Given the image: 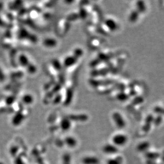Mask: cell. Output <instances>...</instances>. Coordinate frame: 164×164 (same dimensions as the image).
<instances>
[{"label": "cell", "instance_id": "obj_1", "mask_svg": "<svg viewBox=\"0 0 164 164\" xmlns=\"http://www.w3.org/2000/svg\"><path fill=\"white\" fill-rule=\"evenodd\" d=\"M128 140V137L123 134H116L112 138L113 145H115L116 147L126 145Z\"/></svg>", "mask_w": 164, "mask_h": 164}, {"label": "cell", "instance_id": "obj_2", "mask_svg": "<svg viewBox=\"0 0 164 164\" xmlns=\"http://www.w3.org/2000/svg\"><path fill=\"white\" fill-rule=\"evenodd\" d=\"M113 119L116 126L119 129H123L126 126V122L119 113L115 112L113 114Z\"/></svg>", "mask_w": 164, "mask_h": 164}, {"label": "cell", "instance_id": "obj_3", "mask_svg": "<svg viewBox=\"0 0 164 164\" xmlns=\"http://www.w3.org/2000/svg\"><path fill=\"white\" fill-rule=\"evenodd\" d=\"M102 151L105 153L112 155L115 154L119 151L117 147L113 144H106L102 148Z\"/></svg>", "mask_w": 164, "mask_h": 164}, {"label": "cell", "instance_id": "obj_4", "mask_svg": "<svg viewBox=\"0 0 164 164\" xmlns=\"http://www.w3.org/2000/svg\"><path fill=\"white\" fill-rule=\"evenodd\" d=\"M82 162L83 164H99V160L96 157L88 156L83 158L82 160Z\"/></svg>", "mask_w": 164, "mask_h": 164}, {"label": "cell", "instance_id": "obj_5", "mask_svg": "<svg viewBox=\"0 0 164 164\" xmlns=\"http://www.w3.org/2000/svg\"><path fill=\"white\" fill-rule=\"evenodd\" d=\"M71 126V120L69 119L68 118L63 119L60 123L61 129L64 131H68L70 129Z\"/></svg>", "mask_w": 164, "mask_h": 164}, {"label": "cell", "instance_id": "obj_6", "mask_svg": "<svg viewBox=\"0 0 164 164\" xmlns=\"http://www.w3.org/2000/svg\"><path fill=\"white\" fill-rule=\"evenodd\" d=\"M64 142L68 147L74 148L77 145V141L72 136H68L65 139Z\"/></svg>", "mask_w": 164, "mask_h": 164}, {"label": "cell", "instance_id": "obj_7", "mask_svg": "<svg viewBox=\"0 0 164 164\" xmlns=\"http://www.w3.org/2000/svg\"><path fill=\"white\" fill-rule=\"evenodd\" d=\"M68 119L73 121L83 122L87 120L88 116L85 115H72L69 117Z\"/></svg>", "mask_w": 164, "mask_h": 164}, {"label": "cell", "instance_id": "obj_8", "mask_svg": "<svg viewBox=\"0 0 164 164\" xmlns=\"http://www.w3.org/2000/svg\"><path fill=\"white\" fill-rule=\"evenodd\" d=\"M153 120L154 119H153V117L151 116H149L147 117V119L146 121V123L143 128V130L145 132H148L149 131L150 129L151 123L153 121Z\"/></svg>", "mask_w": 164, "mask_h": 164}, {"label": "cell", "instance_id": "obj_9", "mask_svg": "<svg viewBox=\"0 0 164 164\" xmlns=\"http://www.w3.org/2000/svg\"><path fill=\"white\" fill-rule=\"evenodd\" d=\"M150 147V144L148 142H142L139 144L137 146L138 150L140 152H144L147 150Z\"/></svg>", "mask_w": 164, "mask_h": 164}, {"label": "cell", "instance_id": "obj_10", "mask_svg": "<svg viewBox=\"0 0 164 164\" xmlns=\"http://www.w3.org/2000/svg\"><path fill=\"white\" fill-rule=\"evenodd\" d=\"M122 162L123 158L119 156L115 158L109 159L107 162V164H122Z\"/></svg>", "mask_w": 164, "mask_h": 164}, {"label": "cell", "instance_id": "obj_11", "mask_svg": "<svg viewBox=\"0 0 164 164\" xmlns=\"http://www.w3.org/2000/svg\"><path fill=\"white\" fill-rule=\"evenodd\" d=\"M146 157L149 159L153 160L157 159L159 157V154L157 152H148L146 153Z\"/></svg>", "mask_w": 164, "mask_h": 164}, {"label": "cell", "instance_id": "obj_12", "mask_svg": "<svg viewBox=\"0 0 164 164\" xmlns=\"http://www.w3.org/2000/svg\"><path fill=\"white\" fill-rule=\"evenodd\" d=\"M106 24L107 26L112 30H115L117 27L116 24L115 23L114 21H113V20H107Z\"/></svg>", "mask_w": 164, "mask_h": 164}, {"label": "cell", "instance_id": "obj_13", "mask_svg": "<svg viewBox=\"0 0 164 164\" xmlns=\"http://www.w3.org/2000/svg\"><path fill=\"white\" fill-rule=\"evenodd\" d=\"M23 119L22 115V114H18V115L15 116V117H14V119L13 120V123L15 126H18L22 122V121Z\"/></svg>", "mask_w": 164, "mask_h": 164}, {"label": "cell", "instance_id": "obj_14", "mask_svg": "<svg viewBox=\"0 0 164 164\" xmlns=\"http://www.w3.org/2000/svg\"><path fill=\"white\" fill-rule=\"evenodd\" d=\"M71 156L68 153L65 154L62 158L63 164H71Z\"/></svg>", "mask_w": 164, "mask_h": 164}, {"label": "cell", "instance_id": "obj_15", "mask_svg": "<svg viewBox=\"0 0 164 164\" xmlns=\"http://www.w3.org/2000/svg\"><path fill=\"white\" fill-rule=\"evenodd\" d=\"M75 60L73 57H68L65 60L64 63L66 66H71L75 63Z\"/></svg>", "mask_w": 164, "mask_h": 164}, {"label": "cell", "instance_id": "obj_16", "mask_svg": "<svg viewBox=\"0 0 164 164\" xmlns=\"http://www.w3.org/2000/svg\"><path fill=\"white\" fill-rule=\"evenodd\" d=\"M44 44L46 46H54L56 45V42L55 40L52 39H45L44 41Z\"/></svg>", "mask_w": 164, "mask_h": 164}, {"label": "cell", "instance_id": "obj_17", "mask_svg": "<svg viewBox=\"0 0 164 164\" xmlns=\"http://www.w3.org/2000/svg\"><path fill=\"white\" fill-rule=\"evenodd\" d=\"M23 99H24V102H25L26 104H29L32 102V98L30 95L24 96Z\"/></svg>", "mask_w": 164, "mask_h": 164}, {"label": "cell", "instance_id": "obj_18", "mask_svg": "<svg viewBox=\"0 0 164 164\" xmlns=\"http://www.w3.org/2000/svg\"><path fill=\"white\" fill-rule=\"evenodd\" d=\"M138 18V15H137V13L136 12H132V13L130 15V21L131 22H133V21H136Z\"/></svg>", "mask_w": 164, "mask_h": 164}, {"label": "cell", "instance_id": "obj_19", "mask_svg": "<svg viewBox=\"0 0 164 164\" xmlns=\"http://www.w3.org/2000/svg\"><path fill=\"white\" fill-rule=\"evenodd\" d=\"M18 151V149L17 147H12L11 148V149H10V153L11 155L13 156V157H15Z\"/></svg>", "mask_w": 164, "mask_h": 164}, {"label": "cell", "instance_id": "obj_20", "mask_svg": "<svg viewBox=\"0 0 164 164\" xmlns=\"http://www.w3.org/2000/svg\"><path fill=\"white\" fill-rule=\"evenodd\" d=\"M15 164H25L23 160L20 158V157L15 158Z\"/></svg>", "mask_w": 164, "mask_h": 164}, {"label": "cell", "instance_id": "obj_21", "mask_svg": "<svg viewBox=\"0 0 164 164\" xmlns=\"http://www.w3.org/2000/svg\"><path fill=\"white\" fill-rule=\"evenodd\" d=\"M161 121H162V119L160 118V117H158L157 119H156V121H153V122H154V123L155 124V125H158L160 123Z\"/></svg>", "mask_w": 164, "mask_h": 164}, {"label": "cell", "instance_id": "obj_22", "mask_svg": "<svg viewBox=\"0 0 164 164\" xmlns=\"http://www.w3.org/2000/svg\"><path fill=\"white\" fill-rule=\"evenodd\" d=\"M0 164H3V163H2V162H0Z\"/></svg>", "mask_w": 164, "mask_h": 164}]
</instances>
